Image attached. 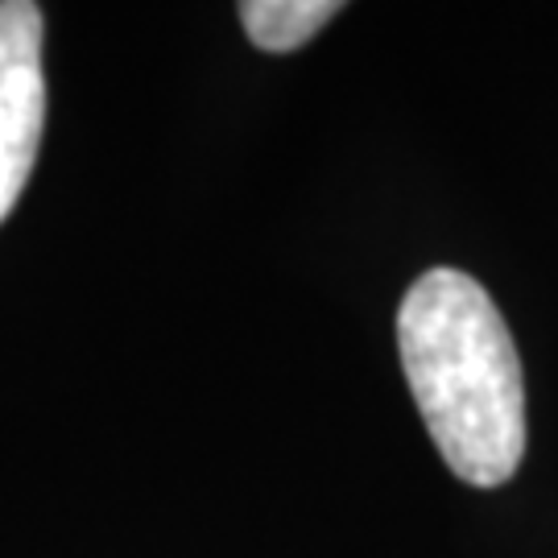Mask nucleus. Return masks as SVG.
I'll list each match as a JSON object with an SVG mask.
<instances>
[{
	"label": "nucleus",
	"mask_w": 558,
	"mask_h": 558,
	"mask_svg": "<svg viewBox=\"0 0 558 558\" xmlns=\"http://www.w3.org/2000/svg\"><path fill=\"white\" fill-rule=\"evenodd\" d=\"M398 352L447 468L476 488L513 480L525 456V385L488 290L459 269L422 274L401 299Z\"/></svg>",
	"instance_id": "1"
},
{
	"label": "nucleus",
	"mask_w": 558,
	"mask_h": 558,
	"mask_svg": "<svg viewBox=\"0 0 558 558\" xmlns=\"http://www.w3.org/2000/svg\"><path fill=\"white\" fill-rule=\"evenodd\" d=\"M343 4L336 0H244L240 21L253 46L269 54H290L319 34Z\"/></svg>",
	"instance_id": "3"
},
{
	"label": "nucleus",
	"mask_w": 558,
	"mask_h": 558,
	"mask_svg": "<svg viewBox=\"0 0 558 558\" xmlns=\"http://www.w3.org/2000/svg\"><path fill=\"white\" fill-rule=\"evenodd\" d=\"M46 17L34 0H0V223L13 216L46 129Z\"/></svg>",
	"instance_id": "2"
}]
</instances>
